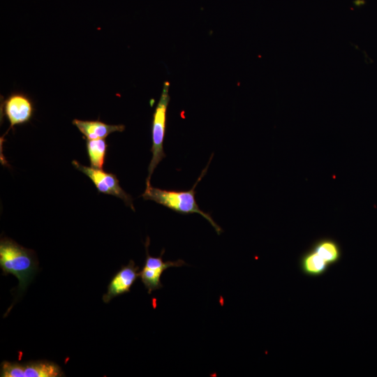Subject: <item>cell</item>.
I'll return each mask as SVG.
<instances>
[{
  "instance_id": "8992f818",
  "label": "cell",
  "mask_w": 377,
  "mask_h": 377,
  "mask_svg": "<svg viewBox=\"0 0 377 377\" xmlns=\"http://www.w3.org/2000/svg\"><path fill=\"white\" fill-rule=\"evenodd\" d=\"M146 258L145 265L140 272V277L145 287L147 289L148 293L154 290L160 289L163 287L161 282V276L163 272L170 267H182L186 263L182 260L176 261L164 262L162 256L164 249L162 250L158 257H152L149 255L148 247L149 245V238L147 237L145 243Z\"/></svg>"
},
{
  "instance_id": "7a4b0ae2",
  "label": "cell",
  "mask_w": 377,
  "mask_h": 377,
  "mask_svg": "<svg viewBox=\"0 0 377 377\" xmlns=\"http://www.w3.org/2000/svg\"><path fill=\"white\" fill-rule=\"evenodd\" d=\"M212 158V156L191 190L186 191H168L153 187L149 184L146 185L145 191L142 194V197L144 200L154 201L179 214H200L210 223L217 234L220 235L223 231L221 228L213 220L209 214L204 212L199 208L195 198L196 193L195 188L206 174Z\"/></svg>"
},
{
  "instance_id": "52a82bcc",
  "label": "cell",
  "mask_w": 377,
  "mask_h": 377,
  "mask_svg": "<svg viewBox=\"0 0 377 377\" xmlns=\"http://www.w3.org/2000/svg\"><path fill=\"white\" fill-rule=\"evenodd\" d=\"M3 111L10 123V128H12L16 125L29 122L34 108L33 102L26 94L18 92L9 95L3 101Z\"/></svg>"
},
{
  "instance_id": "9c48e42d",
  "label": "cell",
  "mask_w": 377,
  "mask_h": 377,
  "mask_svg": "<svg viewBox=\"0 0 377 377\" xmlns=\"http://www.w3.org/2000/svg\"><path fill=\"white\" fill-rule=\"evenodd\" d=\"M79 131L90 140L104 139L114 132H122L125 129L123 124L110 125L99 120L89 121L75 119L72 121Z\"/></svg>"
},
{
  "instance_id": "ba28073f",
  "label": "cell",
  "mask_w": 377,
  "mask_h": 377,
  "mask_svg": "<svg viewBox=\"0 0 377 377\" xmlns=\"http://www.w3.org/2000/svg\"><path fill=\"white\" fill-rule=\"evenodd\" d=\"M138 270L139 267L135 266L132 260L127 265L122 266L108 284V291L103 296V302L108 303L114 297L130 292L131 286L140 276Z\"/></svg>"
},
{
  "instance_id": "3957f363",
  "label": "cell",
  "mask_w": 377,
  "mask_h": 377,
  "mask_svg": "<svg viewBox=\"0 0 377 377\" xmlns=\"http://www.w3.org/2000/svg\"><path fill=\"white\" fill-rule=\"evenodd\" d=\"M170 83L165 81L163 84L162 93L153 114L151 124L152 146L151 151L152 158L148 167V176L146 185L150 184L151 177L158 163L166 155L163 151V141L166 131V114L170 100L169 96Z\"/></svg>"
},
{
  "instance_id": "6da1fadb",
  "label": "cell",
  "mask_w": 377,
  "mask_h": 377,
  "mask_svg": "<svg viewBox=\"0 0 377 377\" xmlns=\"http://www.w3.org/2000/svg\"><path fill=\"white\" fill-rule=\"evenodd\" d=\"M0 267L4 275L11 274L19 281V291H24L38 269L36 253L10 238L0 241Z\"/></svg>"
},
{
  "instance_id": "30bf717a",
  "label": "cell",
  "mask_w": 377,
  "mask_h": 377,
  "mask_svg": "<svg viewBox=\"0 0 377 377\" xmlns=\"http://www.w3.org/2000/svg\"><path fill=\"white\" fill-rule=\"evenodd\" d=\"M329 265L313 249L301 259V268L308 275L318 276L325 273Z\"/></svg>"
},
{
  "instance_id": "5b68a950",
  "label": "cell",
  "mask_w": 377,
  "mask_h": 377,
  "mask_svg": "<svg viewBox=\"0 0 377 377\" xmlns=\"http://www.w3.org/2000/svg\"><path fill=\"white\" fill-rule=\"evenodd\" d=\"M72 164L94 182L99 193L121 198L127 206L135 211L132 197L120 186L115 175L106 172L102 169L83 165L75 160L73 161Z\"/></svg>"
},
{
  "instance_id": "8fae6325",
  "label": "cell",
  "mask_w": 377,
  "mask_h": 377,
  "mask_svg": "<svg viewBox=\"0 0 377 377\" xmlns=\"http://www.w3.org/2000/svg\"><path fill=\"white\" fill-rule=\"evenodd\" d=\"M86 147L91 167L103 169L108 147L105 140L104 139H87Z\"/></svg>"
},
{
  "instance_id": "277c9868",
  "label": "cell",
  "mask_w": 377,
  "mask_h": 377,
  "mask_svg": "<svg viewBox=\"0 0 377 377\" xmlns=\"http://www.w3.org/2000/svg\"><path fill=\"white\" fill-rule=\"evenodd\" d=\"M1 377H60L65 376L61 367L48 360L24 363L3 361L1 364Z\"/></svg>"
},
{
  "instance_id": "7c38bea8",
  "label": "cell",
  "mask_w": 377,
  "mask_h": 377,
  "mask_svg": "<svg viewBox=\"0 0 377 377\" xmlns=\"http://www.w3.org/2000/svg\"><path fill=\"white\" fill-rule=\"evenodd\" d=\"M313 249L330 265L337 263L341 257V251L339 245L330 239H323L318 241Z\"/></svg>"
}]
</instances>
